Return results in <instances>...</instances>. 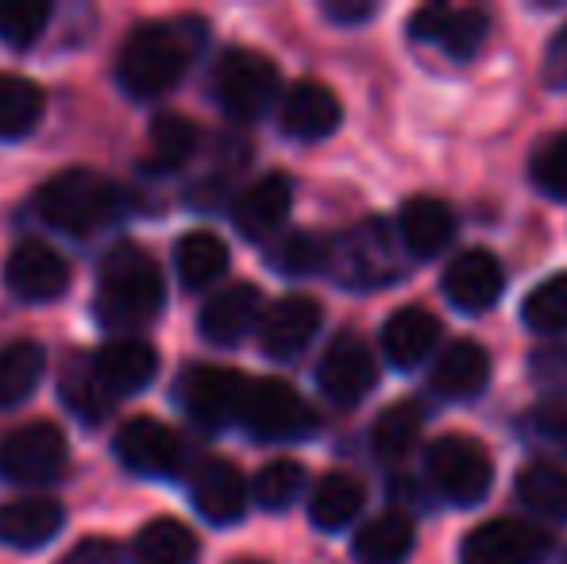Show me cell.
I'll return each instance as SVG.
<instances>
[{
	"label": "cell",
	"mask_w": 567,
	"mask_h": 564,
	"mask_svg": "<svg viewBox=\"0 0 567 564\" xmlns=\"http://www.w3.org/2000/svg\"><path fill=\"white\" fill-rule=\"evenodd\" d=\"M166 286L158 264L135 244H116L101 259L97 317L109 329H140L151 325L163 309Z\"/></svg>",
	"instance_id": "6da1fadb"
},
{
	"label": "cell",
	"mask_w": 567,
	"mask_h": 564,
	"mask_svg": "<svg viewBox=\"0 0 567 564\" xmlns=\"http://www.w3.org/2000/svg\"><path fill=\"white\" fill-rule=\"evenodd\" d=\"M189 59H194V47L182 31H174L171 23H147L124 43L116 78L132 98L147 101L174 90L186 74Z\"/></svg>",
	"instance_id": "7a4b0ae2"
},
{
	"label": "cell",
	"mask_w": 567,
	"mask_h": 564,
	"mask_svg": "<svg viewBox=\"0 0 567 564\" xmlns=\"http://www.w3.org/2000/svg\"><path fill=\"white\" fill-rule=\"evenodd\" d=\"M35 205H39V217L51 228L70 233V236H90L116 217L120 197H116L113 182L101 178L97 171L74 166V171L54 174V178L39 189Z\"/></svg>",
	"instance_id": "3957f363"
},
{
	"label": "cell",
	"mask_w": 567,
	"mask_h": 564,
	"mask_svg": "<svg viewBox=\"0 0 567 564\" xmlns=\"http://www.w3.org/2000/svg\"><path fill=\"white\" fill-rule=\"evenodd\" d=\"M329 267L337 283L355 286V290H374V286H390L405 275V248L394 236L386 221H363V225L348 228L340 240L329 244Z\"/></svg>",
	"instance_id": "277c9868"
},
{
	"label": "cell",
	"mask_w": 567,
	"mask_h": 564,
	"mask_svg": "<svg viewBox=\"0 0 567 564\" xmlns=\"http://www.w3.org/2000/svg\"><path fill=\"white\" fill-rule=\"evenodd\" d=\"M213 90H217L220 109L231 121H259L278 98V70L267 54L231 47V51L220 54Z\"/></svg>",
	"instance_id": "5b68a950"
},
{
	"label": "cell",
	"mask_w": 567,
	"mask_h": 564,
	"mask_svg": "<svg viewBox=\"0 0 567 564\" xmlns=\"http://www.w3.org/2000/svg\"><path fill=\"white\" fill-rule=\"evenodd\" d=\"M429 475L441 488V495L452 499L455 506H475L491 495L494 464L491 452L478 441L463 433H449L429 444Z\"/></svg>",
	"instance_id": "8992f818"
},
{
	"label": "cell",
	"mask_w": 567,
	"mask_h": 564,
	"mask_svg": "<svg viewBox=\"0 0 567 564\" xmlns=\"http://www.w3.org/2000/svg\"><path fill=\"white\" fill-rule=\"evenodd\" d=\"M239 425L259 437V441H293V437L313 433L317 414L282 379H247Z\"/></svg>",
	"instance_id": "52a82bcc"
},
{
	"label": "cell",
	"mask_w": 567,
	"mask_h": 564,
	"mask_svg": "<svg viewBox=\"0 0 567 564\" xmlns=\"http://www.w3.org/2000/svg\"><path fill=\"white\" fill-rule=\"evenodd\" d=\"M66 464V437L54 422L20 425L0 441V480L8 483H51Z\"/></svg>",
	"instance_id": "ba28073f"
},
{
	"label": "cell",
	"mask_w": 567,
	"mask_h": 564,
	"mask_svg": "<svg viewBox=\"0 0 567 564\" xmlns=\"http://www.w3.org/2000/svg\"><path fill=\"white\" fill-rule=\"evenodd\" d=\"M553 553V537L517 519H494L463 537V564H540Z\"/></svg>",
	"instance_id": "9c48e42d"
},
{
	"label": "cell",
	"mask_w": 567,
	"mask_h": 564,
	"mask_svg": "<svg viewBox=\"0 0 567 564\" xmlns=\"http://www.w3.org/2000/svg\"><path fill=\"white\" fill-rule=\"evenodd\" d=\"M317 383H321L324 399L337 402V407H355L379 383V368H374V356L355 332H340L321 356V368H317Z\"/></svg>",
	"instance_id": "30bf717a"
},
{
	"label": "cell",
	"mask_w": 567,
	"mask_h": 564,
	"mask_svg": "<svg viewBox=\"0 0 567 564\" xmlns=\"http://www.w3.org/2000/svg\"><path fill=\"white\" fill-rule=\"evenodd\" d=\"M247 379L236 368H217V363H197L182 376V402L186 410L209 429H225L239 422Z\"/></svg>",
	"instance_id": "8fae6325"
},
{
	"label": "cell",
	"mask_w": 567,
	"mask_h": 564,
	"mask_svg": "<svg viewBox=\"0 0 567 564\" xmlns=\"http://www.w3.org/2000/svg\"><path fill=\"white\" fill-rule=\"evenodd\" d=\"M116 457L135 475H174L182 464V441L158 418H127L116 433Z\"/></svg>",
	"instance_id": "7c38bea8"
},
{
	"label": "cell",
	"mask_w": 567,
	"mask_h": 564,
	"mask_svg": "<svg viewBox=\"0 0 567 564\" xmlns=\"http://www.w3.org/2000/svg\"><path fill=\"white\" fill-rule=\"evenodd\" d=\"M410 31H413V39L441 47V51L452 54V59H471V54L486 43L491 20H486L478 8L425 4L421 12H413Z\"/></svg>",
	"instance_id": "4fadbf2b"
},
{
	"label": "cell",
	"mask_w": 567,
	"mask_h": 564,
	"mask_svg": "<svg viewBox=\"0 0 567 564\" xmlns=\"http://www.w3.org/2000/svg\"><path fill=\"white\" fill-rule=\"evenodd\" d=\"M317 329H321V306L306 294H290V298L262 309L259 345L270 360H290L317 337Z\"/></svg>",
	"instance_id": "5bb4252c"
},
{
	"label": "cell",
	"mask_w": 567,
	"mask_h": 564,
	"mask_svg": "<svg viewBox=\"0 0 567 564\" xmlns=\"http://www.w3.org/2000/svg\"><path fill=\"white\" fill-rule=\"evenodd\" d=\"M506 290V275H502V264L483 248H471L463 256H455L444 271V294L452 298L455 309L463 314H483Z\"/></svg>",
	"instance_id": "9a60e30c"
},
{
	"label": "cell",
	"mask_w": 567,
	"mask_h": 564,
	"mask_svg": "<svg viewBox=\"0 0 567 564\" xmlns=\"http://www.w3.org/2000/svg\"><path fill=\"white\" fill-rule=\"evenodd\" d=\"M8 286L23 301H54L70 286V264L47 244H20L8 256Z\"/></svg>",
	"instance_id": "2e32d148"
},
{
	"label": "cell",
	"mask_w": 567,
	"mask_h": 564,
	"mask_svg": "<svg viewBox=\"0 0 567 564\" xmlns=\"http://www.w3.org/2000/svg\"><path fill=\"white\" fill-rule=\"evenodd\" d=\"M247 480L231 460H202L194 472V506L202 519L217 522V526H228V522H239L247 511Z\"/></svg>",
	"instance_id": "e0dca14e"
},
{
	"label": "cell",
	"mask_w": 567,
	"mask_h": 564,
	"mask_svg": "<svg viewBox=\"0 0 567 564\" xmlns=\"http://www.w3.org/2000/svg\"><path fill=\"white\" fill-rule=\"evenodd\" d=\"M290 202H293V186L286 174H267V178L251 182V186L239 194L231 221L247 240H270L278 228L290 217Z\"/></svg>",
	"instance_id": "ac0fdd59"
},
{
	"label": "cell",
	"mask_w": 567,
	"mask_h": 564,
	"mask_svg": "<svg viewBox=\"0 0 567 564\" xmlns=\"http://www.w3.org/2000/svg\"><path fill=\"white\" fill-rule=\"evenodd\" d=\"M340 101L329 85L298 82L282 98V132L293 140H324L340 129Z\"/></svg>",
	"instance_id": "d6986e66"
},
{
	"label": "cell",
	"mask_w": 567,
	"mask_h": 564,
	"mask_svg": "<svg viewBox=\"0 0 567 564\" xmlns=\"http://www.w3.org/2000/svg\"><path fill=\"white\" fill-rule=\"evenodd\" d=\"M262 317V290L251 283H236L220 290L202 309V332L213 345H239Z\"/></svg>",
	"instance_id": "ffe728a7"
},
{
	"label": "cell",
	"mask_w": 567,
	"mask_h": 564,
	"mask_svg": "<svg viewBox=\"0 0 567 564\" xmlns=\"http://www.w3.org/2000/svg\"><path fill=\"white\" fill-rule=\"evenodd\" d=\"M441 340V317L429 314L421 306H405L382 325V352L394 368L410 371L417 368L421 360H429Z\"/></svg>",
	"instance_id": "44dd1931"
},
{
	"label": "cell",
	"mask_w": 567,
	"mask_h": 564,
	"mask_svg": "<svg viewBox=\"0 0 567 564\" xmlns=\"http://www.w3.org/2000/svg\"><path fill=\"white\" fill-rule=\"evenodd\" d=\"M93 368H97L105 391L116 399V394L143 391V387L155 379L158 356H155V348H151L147 340H132V337H127V340H109V345L97 352V360H93Z\"/></svg>",
	"instance_id": "7402d4cb"
},
{
	"label": "cell",
	"mask_w": 567,
	"mask_h": 564,
	"mask_svg": "<svg viewBox=\"0 0 567 564\" xmlns=\"http://www.w3.org/2000/svg\"><path fill=\"white\" fill-rule=\"evenodd\" d=\"M491 379V356L475 340H452L433 363V391L444 399H475Z\"/></svg>",
	"instance_id": "603a6c76"
},
{
	"label": "cell",
	"mask_w": 567,
	"mask_h": 564,
	"mask_svg": "<svg viewBox=\"0 0 567 564\" xmlns=\"http://www.w3.org/2000/svg\"><path fill=\"white\" fill-rule=\"evenodd\" d=\"M455 217L441 197H410L398 213V236H402V248L413 256L429 259L452 240Z\"/></svg>",
	"instance_id": "cb8c5ba5"
},
{
	"label": "cell",
	"mask_w": 567,
	"mask_h": 564,
	"mask_svg": "<svg viewBox=\"0 0 567 564\" xmlns=\"http://www.w3.org/2000/svg\"><path fill=\"white\" fill-rule=\"evenodd\" d=\"M62 530V506L47 495H28L0 506V542L16 550L47 545Z\"/></svg>",
	"instance_id": "d4e9b609"
},
{
	"label": "cell",
	"mask_w": 567,
	"mask_h": 564,
	"mask_svg": "<svg viewBox=\"0 0 567 564\" xmlns=\"http://www.w3.org/2000/svg\"><path fill=\"white\" fill-rule=\"evenodd\" d=\"M363 483L348 472H329L309 495V519L317 530H343L363 511Z\"/></svg>",
	"instance_id": "484cf974"
},
{
	"label": "cell",
	"mask_w": 567,
	"mask_h": 564,
	"mask_svg": "<svg viewBox=\"0 0 567 564\" xmlns=\"http://www.w3.org/2000/svg\"><path fill=\"white\" fill-rule=\"evenodd\" d=\"M413 550V526L405 514H379L359 526L351 553L359 564H402Z\"/></svg>",
	"instance_id": "4316f807"
},
{
	"label": "cell",
	"mask_w": 567,
	"mask_h": 564,
	"mask_svg": "<svg viewBox=\"0 0 567 564\" xmlns=\"http://www.w3.org/2000/svg\"><path fill=\"white\" fill-rule=\"evenodd\" d=\"M47 368V352L39 340H12L0 352V410H12L28 402V394L39 387Z\"/></svg>",
	"instance_id": "83f0119b"
},
{
	"label": "cell",
	"mask_w": 567,
	"mask_h": 564,
	"mask_svg": "<svg viewBox=\"0 0 567 564\" xmlns=\"http://www.w3.org/2000/svg\"><path fill=\"white\" fill-rule=\"evenodd\" d=\"M135 564H194L197 561V537L189 526L174 519H155L135 534L132 545Z\"/></svg>",
	"instance_id": "f1b7e54d"
},
{
	"label": "cell",
	"mask_w": 567,
	"mask_h": 564,
	"mask_svg": "<svg viewBox=\"0 0 567 564\" xmlns=\"http://www.w3.org/2000/svg\"><path fill=\"white\" fill-rule=\"evenodd\" d=\"M174 267H178V279L186 290H202L213 279H220L228 267V248L217 233H189L174 248Z\"/></svg>",
	"instance_id": "f546056e"
},
{
	"label": "cell",
	"mask_w": 567,
	"mask_h": 564,
	"mask_svg": "<svg viewBox=\"0 0 567 564\" xmlns=\"http://www.w3.org/2000/svg\"><path fill=\"white\" fill-rule=\"evenodd\" d=\"M43 90L20 74H0V140H20L43 121Z\"/></svg>",
	"instance_id": "4dcf8cb0"
},
{
	"label": "cell",
	"mask_w": 567,
	"mask_h": 564,
	"mask_svg": "<svg viewBox=\"0 0 567 564\" xmlns=\"http://www.w3.org/2000/svg\"><path fill=\"white\" fill-rule=\"evenodd\" d=\"M197 124L182 113H158L151 121V166L163 174L182 171L197 155Z\"/></svg>",
	"instance_id": "1f68e13d"
},
{
	"label": "cell",
	"mask_w": 567,
	"mask_h": 564,
	"mask_svg": "<svg viewBox=\"0 0 567 564\" xmlns=\"http://www.w3.org/2000/svg\"><path fill=\"white\" fill-rule=\"evenodd\" d=\"M62 399L82 422H101L113 410V394L105 391L97 368L85 356H70V368L62 371Z\"/></svg>",
	"instance_id": "d6a6232c"
},
{
	"label": "cell",
	"mask_w": 567,
	"mask_h": 564,
	"mask_svg": "<svg viewBox=\"0 0 567 564\" xmlns=\"http://www.w3.org/2000/svg\"><path fill=\"white\" fill-rule=\"evenodd\" d=\"M517 495L545 519H567V472L556 464H529L517 475Z\"/></svg>",
	"instance_id": "836d02e7"
},
{
	"label": "cell",
	"mask_w": 567,
	"mask_h": 564,
	"mask_svg": "<svg viewBox=\"0 0 567 564\" xmlns=\"http://www.w3.org/2000/svg\"><path fill=\"white\" fill-rule=\"evenodd\" d=\"M421 433V407L413 399L398 402V407L382 410L379 422L371 429V444L382 460H402L413 449Z\"/></svg>",
	"instance_id": "e575fe53"
},
{
	"label": "cell",
	"mask_w": 567,
	"mask_h": 564,
	"mask_svg": "<svg viewBox=\"0 0 567 564\" xmlns=\"http://www.w3.org/2000/svg\"><path fill=\"white\" fill-rule=\"evenodd\" d=\"M522 317L533 332H540V337L567 332V271L553 275L548 283H540L537 290L525 298Z\"/></svg>",
	"instance_id": "d590c367"
},
{
	"label": "cell",
	"mask_w": 567,
	"mask_h": 564,
	"mask_svg": "<svg viewBox=\"0 0 567 564\" xmlns=\"http://www.w3.org/2000/svg\"><path fill=\"white\" fill-rule=\"evenodd\" d=\"M306 491V468L298 460H270L262 464V472L255 475V488L247 495H255V503L267 506V511H286L293 499Z\"/></svg>",
	"instance_id": "8d00e7d4"
},
{
	"label": "cell",
	"mask_w": 567,
	"mask_h": 564,
	"mask_svg": "<svg viewBox=\"0 0 567 564\" xmlns=\"http://www.w3.org/2000/svg\"><path fill=\"white\" fill-rule=\"evenodd\" d=\"M267 264L282 275H313L329 264V244L313 233H290L267 252Z\"/></svg>",
	"instance_id": "74e56055"
},
{
	"label": "cell",
	"mask_w": 567,
	"mask_h": 564,
	"mask_svg": "<svg viewBox=\"0 0 567 564\" xmlns=\"http://www.w3.org/2000/svg\"><path fill=\"white\" fill-rule=\"evenodd\" d=\"M47 20H51L47 0H0V43L23 51L43 35Z\"/></svg>",
	"instance_id": "f35d334b"
},
{
	"label": "cell",
	"mask_w": 567,
	"mask_h": 564,
	"mask_svg": "<svg viewBox=\"0 0 567 564\" xmlns=\"http://www.w3.org/2000/svg\"><path fill=\"white\" fill-rule=\"evenodd\" d=\"M533 182H537L545 194L567 202V132L545 140L533 155Z\"/></svg>",
	"instance_id": "ab89813d"
},
{
	"label": "cell",
	"mask_w": 567,
	"mask_h": 564,
	"mask_svg": "<svg viewBox=\"0 0 567 564\" xmlns=\"http://www.w3.org/2000/svg\"><path fill=\"white\" fill-rule=\"evenodd\" d=\"M62 564H120V550L109 537H85L70 550V557Z\"/></svg>",
	"instance_id": "60d3db41"
},
{
	"label": "cell",
	"mask_w": 567,
	"mask_h": 564,
	"mask_svg": "<svg viewBox=\"0 0 567 564\" xmlns=\"http://www.w3.org/2000/svg\"><path fill=\"white\" fill-rule=\"evenodd\" d=\"M545 82L553 90H567V23L553 35L545 51Z\"/></svg>",
	"instance_id": "b9f144b4"
},
{
	"label": "cell",
	"mask_w": 567,
	"mask_h": 564,
	"mask_svg": "<svg viewBox=\"0 0 567 564\" xmlns=\"http://www.w3.org/2000/svg\"><path fill=\"white\" fill-rule=\"evenodd\" d=\"M324 16L332 23H363L374 16L371 0H324Z\"/></svg>",
	"instance_id": "7bdbcfd3"
},
{
	"label": "cell",
	"mask_w": 567,
	"mask_h": 564,
	"mask_svg": "<svg viewBox=\"0 0 567 564\" xmlns=\"http://www.w3.org/2000/svg\"><path fill=\"white\" fill-rule=\"evenodd\" d=\"M236 564H259V561H236Z\"/></svg>",
	"instance_id": "ee69618b"
}]
</instances>
